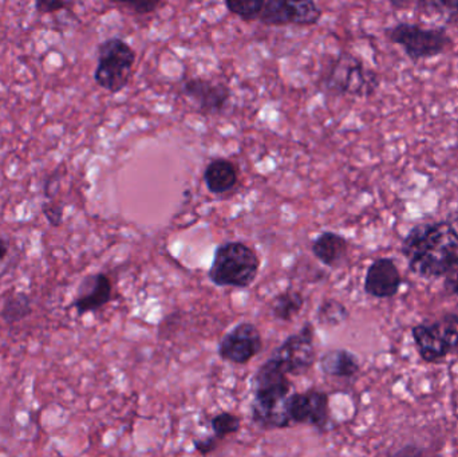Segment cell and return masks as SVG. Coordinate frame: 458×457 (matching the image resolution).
Wrapping results in <instances>:
<instances>
[{"mask_svg": "<svg viewBox=\"0 0 458 457\" xmlns=\"http://www.w3.org/2000/svg\"><path fill=\"white\" fill-rule=\"evenodd\" d=\"M444 292L448 295L458 297V268L444 278Z\"/></svg>", "mask_w": 458, "mask_h": 457, "instance_id": "cell-32", "label": "cell"}, {"mask_svg": "<svg viewBox=\"0 0 458 457\" xmlns=\"http://www.w3.org/2000/svg\"><path fill=\"white\" fill-rule=\"evenodd\" d=\"M182 93L192 99L204 114L217 115L227 107L231 90L225 83L212 82L204 78H191L182 86Z\"/></svg>", "mask_w": 458, "mask_h": 457, "instance_id": "cell-11", "label": "cell"}, {"mask_svg": "<svg viewBox=\"0 0 458 457\" xmlns=\"http://www.w3.org/2000/svg\"><path fill=\"white\" fill-rule=\"evenodd\" d=\"M322 83L326 90L341 96L370 97L378 90L381 78L357 56L342 53L328 64Z\"/></svg>", "mask_w": 458, "mask_h": 457, "instance_id": "cell-3", "label": "cell"}, {"mask_svg": "<svg viewBox=\"0 0 458 457\" xmlns=\"http://www.w3.org/2000/svg\"><path fill=\"white\" fill-rule=\"evenodd\" d=\"M416 10L428 15L437 13L449 23H458V0H422L416 3Z\"/></svg>", "mask_w": 458, "mask_h": 457, "instance_id": "cell-23", "label": "cell"}, {"mask_svg": "<svg viewBox=\"0 0 458 457\" xmlns=\"http://www.w3.org/2000/svg\"><path fill=\"white\" fill-rule=\"evenodd\" d=\"M433 325L451 353L458 351V314H444L443 317L433 321Z\"/></svg>", "mask_w": 458, "mask_h": 457, "instance_id": "cell-24", "label": "cell"}, {"mask_svg": "<svg viewBox=\"0 0 458 457\" xmlns=\"http://www.w3.org/2000/svg\"><path fill=\"white\" fill-rule=\"evenodd\" d=\"M136 62V51L120 38H109L98 46L94 80L99 88L118 93L128 86Z\"/></svg>", "mask_w": 458, "mask_h": 457, "instance_id": "cell-5", "label": "cell"}, {"mask_svg": "<svg viewBox=\"0 0 458 457\" xmlns=\"http://www.w3.org/2000/svg\"><path fill=\"white\" fill-rule=\"evenodd\" d=\"M260 259L242 241L220 244L214 254L208 278L215 286L247 289L258 278Z\"/></svg>", "mask_w": 458, "mask_h": 457, "instance_id": "cell-2", "label": "cell"}, {"mask_svg": "<svg viewBox=\"0 0 458 457\" xmlns=\"http://www.w3.org/2000/svg\"><path fill=\"white\" fill-rule=\"evenodd\" d=\"M350 313L344 303L336 300H325L318 308L315 318L322 326L338 327L349 319Z\"/></svg>", "mask_w": 458, "mask_h": 457, "instance_id": "cell-22", "label": "cell"}, {"mask_svg": "<svg viewBox=\"0 0 458 457\" xmlns=\"http://www.w3.org/2000/svg\"><path fill=\"white\" fill-rule=\"evenodd\" d=\"M42 212L51 227H59L64 220V206L55 201H45Z\"/></svg>", "mask_w": 458, "mask_h": 457, "instance_id": "cell-27", "label": "cell"}, {"mask_svg": "<svg viewBox=\"0 0 458 457\" xmlns=\"http://www.w3.org/2000/svg\"><path fill=\"white\" fill-rule=\"evenodd\" d=\"M163 2H125L123 5L133 10L134 13L139 15H148V13H153L157 11L158 7L163 5Z\"/></svg>", "mask_w": 458, "mask_h": 457, "instance_id": "cell-31", "label": "cell"}, {"mask_svg": "<svg viewBox=\"0 0 458 457\" xmlns=\"http://www.w3.org/2000/svg\"><path fill=\"white\" fill-rule=\"evenodd\" d=\"M293 385L276 360L269 357L259 367L252 377L250 418L253 424L264 431L290 428L284 412V402Z\"/></svg>", "mask_w": 458, "mask_h": 457, "instance_id": "cell-1", "label": "cell"}, {"mask_svg": "<svg viewBox=\"0 0 458 457\" xmlns=\"http://www.w3.org/2000/svg\"><path fill=\"white\" fill-rule=\"evenodd\" d=\"M385 35L390 42L400 46L413 62L436 58L445 53L454 43L445 27H422L408 21L387 27Z\"/></svg>", "mask_w": 458, "mask_h": 457, "instance_id": "cell-4", "label": "cell"}, {"mask_svg": "<svg viewBox=\"0 0 458 457\" xmlns=\"http://www.w3.org/2000/svg\"><path fill=\"white\" fill-rule=\"evenodd\" d=\"M322 18L317 3L287 2V0H261L258 21L267 26H314Z\"/></svg>", "mask_w": 458, "mask_h": 457, "instance_id": "cell-8", "label": "cell"}, {"mask_svg": "<svg viewBox=\"0 0 458 457\" xmlns=\"http://www.w3.org/2000/svg\"><path fill=\"white\" fill-rule=\"evenodd\" d=\"M222 440L216 436L206 437V439L193 440L192 444L199 455L207 457L214 453L219 448Z\"/></svg>", "mask_w": 458, "mask_h": 457, "instance_id": "cell-29", "label": "cell"}, {"mask_svg": "<svg viewBox=\"0 0 458 457\" xmlns=\"http://www.w3.org/2000/svg\"><path fill=\"white\" fill-rule=\"evenodd\" d=\"M214 436L219 440L227 439L231 435L237 434L242 429V419L232 412L217 413L211 420Z\"/></svg>", "mask_w": 458, "mask_h": 457, "instance_id": "cell-25", "label": "cell"}, {"mask_svg": "<svg viewBox=\"0 0 458 457\" xmlns=\"http://www.w3.org/2000/svg\"><path fill=\"white\" fill-rule=\"evenodd\" d=\"M409 270L424 279L445 278L458 268V251L433 250L408 259Z\"/></svg>", "mask_w": 458, "mask_h": 457, "instance_id": "cell-13", "label": "cell"}, {"mask_svg": "<svg viewBox=\"0 0 458 457\" xmlns=\"http://www.w3.org/2000/svg\"><path fill=\"white\" fill-rule=\"evenodd\" d=\"M411 337L416 343L420 357L428 364H438L451 354V351L438 334L433 322H422L411 327Z\"/></svg>", "mask_w": 458, "mask_h": 457, "instance_id": "cell-14", "label": "cell"}, {"mask_svg": "<svg viewBox=\"0 0 458 457\" xmlns=\"http://www.w3.org/2000/svg\"><path fill=\"white\" fill-rule=\"evenodd\" d=\"M31 298L26 292H15L3 303L0 318L7 325H15L32 313Z\"/></svg>", "mask_w": 458, "mask_h": 457, "instance_id": "cell-20", "label": "cell"}, {"mask_svg": "<svg viewBox=\"0 0 458 457\" xmlns=\"http://www.w3.org/2000/svg\"><path fill=\"white\" fill-rule=\"evenodd\" d=\"M403 286V275L392 258H378L366 271L363 290L376 300L397 297Z\"/></svg>", "mask_w": 458, "mask_h": 457, "instance_id": "cell-10", "label": "cell"}, {"mask_svg": "<svg viewBox=\"0 0 458 457\" xmlns=\"http://www.w3.org/2000/svg\"><path fill=\"white\" fill-rule=\"evenodd\" d=\"M239 180L237 168L227 158H215L204 171V182L209 192L215 195L229 192Z\"/></svg>", "mask_w": 458, "mask_h": 457, "instance_id": "cell-17", "label": "cell"}, {"mask_svg": "<svg viewBox=\"0 0 458 457\" xmlns=\"http://www.w3.org/2000/svg\"><path fill=\"white\" fill-rule=\"evenodd\" d=\"M284 412L291 426H309L311 415L309 394L293 392L284 402Z\"/></svg>", "mask_w": 458, "mask_h": 457, "instance_id": "cell-21", "label": "cell"}, {"mask_svg": "<svg viewBox=\"0 0 458 457\" xmlns=\"http://www.w3.org/2000/svg\"><path fill=\"white\" fill-rule=\"evenodd\" d=\"M8 255V244L7 241H4V239L0 238V262H3V260L7 258Z\"/></svg>", "mask_w": 458, "mask_h": 457, "instance_id": "cell-33", "label": "cell"}, {"mask_svg": "<svg viewBox=\"0 0 458 457\" xmlns=\"http://www.w3.org/2000/svg\"><path fill=\"white\" fill-rule=\"evenodd\" d=\"M271 357L279 362L285 375L293 377L306 375L317 361L314 325L306 322L299 332L288 335Z\"/></svg>", "mask_w": 458, "mask_h": 457, "instance_id": "cell-7", "label": "cell"}, {"mask_svg": "<svg viewBox=\"0 0 458 457\" xmlns=\"http://www.w3.org/2000/svg\"><path fill=\"white\" fill-rule=\"evenodd\" d=\"M34 5L37 13H53L72 7V3L59 2V0H38Z\"/></svg>", "mask_w": 458, "mask_h": 457, "instance_id": "cell-30", "label": "cell"}, {"mask_svg": "<svg viewBox=\"0 0 458 457\" xmlns=\"http://www.w3.org/2000/svg\"><path fill=\"white\" fill-rule=\"evenodd\" d=\"M304 306V297L301 292H280L272 300L271 314L275 319L280 322H291L296 316H299Z\"/></svg>", "mask_w": 458, "mask_h": 457, "instance_id": "cell-19", "label": "cell"}, {"mask_svg": "<svg viewBox=\"0 0 458 457\" xmlns=\"http://www.w3.org/2000/svg\"><path fill=\"white\" fill-rule=\"evenodd\" d=\"M323 375L341 380H352L360 372V359L347 349H330L320 356Z\"/></svg>", "mask_w": 458, "mask_h": 457, "instance_id": "cell-16", "label": "cell"}, {"mask_svg": "<svg viewBox=\"0 0 458 457\" xmlns=\"http://www.w3.org/2000/svg\"><path fill=\"white\" fill-rule=\"evenodd\" d=\"M311 251L320 263L327 267L336 268L346 259L349 241L339 233L326 231L312 241Z\"/></svg>", "mask_w": 458, "mask_h": 457, "instance_id": "cell-15", "label": "cell"}, {"mask_svg": "<svg viewBox=\"0 0 458 457\" xmlns=\"http://www.w3.org/2000/svg\"><path fill=\"white\" fill-rule=\"evenodd\" d=\"M260 2L261 0H248V2L229 0V2H225V7L228 8L229 13H234L242 21H258Z\"/></svg>", "mask_w": 458, "mask_h": 457, "instance_id": "cell-26", "label": "cell"}, {"mask_svg": "<svg viewBox=\"0 0 458 457\" xmlns=\"http://www.w3.org/2000/svg\"><path fill=\"white\" fill-rule=\"evenodd\" d=\"M263 348L260 330L250 322H240L223 335L217 345V354L223 361L245 365L258 357Z\"/></svg>", "mask_w": 458, "mask_h": 457, "instance_id": "cell-9", "label": "cell"}, {"mask_svg": "<svg viewBox=\"0 0 458 457\" xmlns=\"http://www.w3.org/2000/svg\"><path fill=\"white\" fill-rule=\"evenodd\" d=\"M113 298V284L109 276L104 273L91 274L85 276L77 290V297L72 308L78 316L96 313L110 303Z\"/></svg>", "mask_w": 458, "mask_h": 457, "instance_id": "cell-12", "label": "cell"}, {"mask_svg": "<svg viewBox=\"0 0 458 457\" xmlns=\"http://www.w3.org/2000/svg\"><path fill=\"white\" fill-rule=\"evenodd\" d=\"M386 457H428L427 450L417 443L411 442L393 448L387 453Z\"/></svg>", "mask_w": 458, "mask_h": 457, "instance_id": "cell-28", "label": "cell"}, {"mask_svg": "<svg viewBox=\"0 0 458 457\" xmlns=\"http://www.w3.org/2000/svg\"><path fill=\"white\" fill-rule=\"evenodd\" d=\"M307 394L311 404L309 426L317 429L319 434H327L331 428L330 397L319 389H309Z\"/></svg>", "mask_w": 458, "mask_h": 457, "instance_id": "cell-18", "label": "cell"}, {"mask_svg": "<svg viewBox=\"0 0 458 457\" xmlns=\"http://www.w3.org/2000/svg\"><path fill=\"white\" fill-rule=\"evenodd\" d=\"M433 250L458 251V214L440 222L414 225L401 243L406 259Z\"/></svg>", "mask_w": 458, "mask_h": 457, "instance_id": "cell-6", "label": "cell"}]
</instances>
